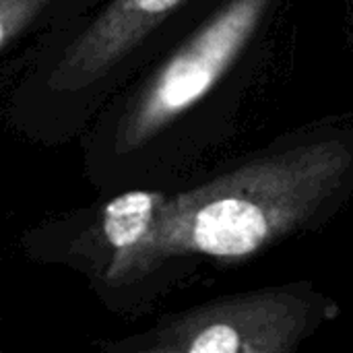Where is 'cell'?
<instances>
[{"label":"cell","instance_id":"1","mask_svg":"<svg viewBox=\"0 0 353 353\" xmlns=\"http://www.w3.org/2000/svg\"><path fill=\"white\" fill-rule=\"evenodd\" d=\"M353 190V128L281 139L182 192H157L149 230L118 283L178 259L240 263L333 213Z\"/></svg>","mask_w":353,"mask_h":353},{"label":"cell","instance_id":"2","mask_svg":"<svg viewBox=\"0 0 353 353\" xmlns=\"http://www.w3.org/2000/svg\"><path fill=\"white\" fill-rule=\"evenodd\" d=\"M281 0H223L153 72L122 116L116 151L132 153L172 128L234 72Z\"/></svg>","mask_w":353,"mask_h":353},{"label":"cell","instance_id":"3","mask_svg":"<svg viewBox=\"0 0 353 353\" xmlns=\"http://www.w3.org/2000/svg\"><path fill=\"white\" fill-rule=\"evenodd\" d=\"M337 302L312 288L290 283L223 296L161 321L137 343L149 353H294Z\"/></svg>","mask_w":353,"mask_h":353},{"label":"cell","instance_id":"4","mask_svg":"<svg viewBox=\"0 0 353 353\" xmlns=\"http://www.w3.org/2000/svg\"><path fill=\"white\" fill-rule=\"evenodd\" d=\"M190 0H114L62 54L54 89H83L103 77Z\"/></svg>","mask_w":353,"mask_h":353},{"label":"cell","instance_id":"5","mask_svg":"<svg viewBox=\"0 0 353 353\" xmlns=\"http://www.w3.org/2000/svg\"><path fill=\"white\" fill-rule=\"evenodd\" d=\"M50 0H0V50L12 41Z\"/></svg>","mask_w":353,"mask_h":353}]
</instances>
